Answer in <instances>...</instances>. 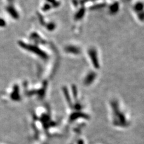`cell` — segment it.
I'll list each match as a JSON object with an SVG mask.
<instances>
[{"mask_svg":"<svg viewBox=\"0 0 144 144\" xmlns=\"http://www.w3.org/2000/svg\"><path fill=\"white\" fill-rule=\"evenodd\" d=\"M6 25L5 21L2 18H0V27H4Z\"/></svg>","mask_w":144,"mask_h":144,"instance_id":"cell-4","label":"cell"},{"mask_svg":"<svg viewBox=\"0 0 144 144\" xmlns=\"http://www.w3.org/2000/svg\"><path fill=\"white\" fill-rule=\"evenodd\" d=\"M18 43H19V46L23 49H25L28 50V51L32 52L34 54L38 55L41 56L42 58H46V55L44 52H42L41 50H40L39 49L36 47V46L30 45V44H27L22 41H19Z\"/></svg>","mask_w":144,"mask_h":144,"instance_id":"cell-1","label":"cell"},{"mask_svg":"<svg viewBox=\"0 0 144 144\" xmlns=\"http://www.w3.org/2000/svg\"><path fill=\"white\" fill-rule=\"evenodd\" d=\"M7 11L9 13V15H10L12 18H14L15 19H18L19 18V14H18V11L16 10V9L14 8L13 6L9 5L6 8Z\"/></svg>","mask_w":144,"mask_h":144,"instance_id":"cell-3","label":"cell"},{"mask_svg":"<svg viewBox=\"0 0 144 144\" xmlns=\"http://www.w3.org/2000/svg\"><path fill=\"white\" fill-rule=\"evenodd\" d=\"M10 97L12 100L15 101H18L20 100L19 88L18 85H14L13 92L11 93Z\"/></svg>","mask_w":144,"mask_h":144,"instance_id":"cell-2","label":"cell"},{"mask_svg":"<svg viewBox=\"0 0 144 144\" xmlns=\"http://www.w3.org/2000/svg\"><path fill=\"white\" fill-rule=\"evenodd\" d=\"M7 1H8V2H9V3H13V2L14 0H7Z\"/></svg>","mask_w":144,"mask_h":144,"instance_id":"cell-5","label":"cell"}]
</instances>
